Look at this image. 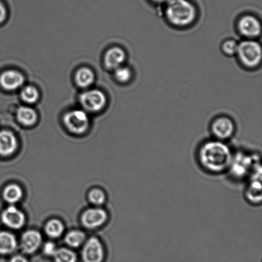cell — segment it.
Listing matches in <instances>:
<instances>
[{"label":"cell","instance_id":"cell-1","mask_svg":"<svg viewBox=\"0 0 262 262\" xmlns=\"http://www.w3.org/2000/svg\"><path fill=\"white\" fill-rule=\"evenodd\" d=\"M233 156L232 149L226 142L215 139L205 141L196 151V160L200 168L212 174L228 171Z\"/></svg>","mask_w":262,"mask_h":262},{"label":"cell","instance_id":"cell-2","mask_svg":"<svg viewBox=\"0 0 262 262\" xmlns=\"http://www.w3.org/2000/svg\"><path fill=\"white\" fill-rule=\"evenodd\" d=\"M166 16L171 25L185 27L194 21L196 10L188 0H169L167 3Z\"/></svg>","mask_w":262,"mask_h":262},{"label":"cell","instance_id":"cell-3","mask_svg":"<svg viewBox=\"0 0 262 262\" xmlns=\"http://www.w3.org/2000/svg\"><path fill=\"white\" fill-rule=\"evenodd\" d=\"M259 159L255 156L239 151L237 154L233 153L232 163L228 171L233 179L239 181L247 178L248 177H261V173H258V164Z\"/></svg>","mask_w":262,"mask_h":262},{"label":"cell","instance_id":"cell-4","mask_svg":"<svg viewBox=\"0 0 262 262\" xmlns=\"http://www.w3.org/2000/svg\"><path fill=\"white\" fill-rule=\"evenodd\" d=\"M237 55L244 66L249 68H255L261 60V46L252 40L244 41L238 43Z\"/></svg>","mask_w":262,"mask_h":262},{"label":"cell","instance_id":"cell-5","mask_svg":"<svg viewBox=\"0 0 262 262\" xmlns=\"http://www.w3.org/2000/svg\"><path fill=\"white\" fill-rule=\"evenodd\" d=\"M64 124L68 130L76 135L85 133L89 126V119L86 112L76 110L68 113L63 118Z\"/></svg>","mask_w":262,"mask_h":262},{"label":"cell","instance_id":"cell-6","mask_svg":"<svg viewBox=\"0 0 262 262\" xmlns=\"http://www.w3.org/2000/svg\"><path fill=\"white\" fill-rule=\"evenodd\" d=\"M234 123L228 117H220L211 125V132L215 140L224 141L229 140L234 135Z\"/></svg>","mask_w":262,"mask_h":262},{"label":"cell","instance_id":"cell-7","mask_svg":"<svg viewBox=\"0 0 262 262\" xmlns=\"http://www.w3.org/2000/svg\"><path fill=\"white\" fill-rule=\"evenodd\" d=\"M80 102L84 109L92 112L101 111L106 104V98L102 92L92 90L82 94Z\"/></svg>","mask_w":262,"mask_h":262},{"label":"cell","instance_id":"cell-8","mask_svg":"<svg viewBox=\"0 0 262 262\" xmlns=\"http://www.w3.org/2000/svg\"><path fill=\"white\" fill-rule=\"evenodd\" d=\"M84 262H102L104 258V250L101 241L96 237L90 238L83 250Z\"/></svg>","mask_w":262,"mask_h":262},{"label":"cell","instance_id":"cell-9","mask_svg":"<svg viewBox=\"0 0 262 262\" xmlns=\"http://www.w3.org/2000/svg\"><path fill=\"white\" fill-rule=\"evenodd\" d=\"M107 219L106 210L100 208H91L83 212L81 222L84 227L93 229L103 225Z\"/></svg>","mask_w":262,"mask_h":262},{"label":"cell","instance_id":"cell-10","mask_svg":"<svg viewBox=\"0 0 262 262\" xmlns=\"http://www.w3.org/2000/svg\"><path fill=\"white\" fill-rule=\"evenodd\" d=\"M1 218L4 225L12 229H19L26 222L24 213L14 205L5 209L2 213Z\"/></svg>","mask_w":262,"mask_h":262},{"label":"cell","instance_id":"cell-11","mask_svg":"<svg viewBox=\"0 0 262 262\" xmlns=\"http://www.w3.org/2000/svg\"><path fill=\"white\" fill-rule=\"evenodd\" d=\"M238 28L241 34L249 38L258 37L261 34L260 23L253 15H245L241 18L238 23Z\"/></svg>","mask_w":262,"mask_h":262},{"label":"cell","instance_id":"cell-12","mask_svg":"<svg viewBox=\"0 0 262 262\" xmlns=\"http://www.w3.org/2000/svg\"><path fill=\"white\" fill-rule=\"evenodd\" d=\"M25 78L22 74L15 71H7L0 76V84L7 91H15L24 83Z\"/></svg>","mask_w":262,"mask_h":262},{"label":"cell","instance_id":"cell-13","mask_svg":"<svg viewBox=\"0 0 262 262\" xmlns=\"http://www.w3.org/2000/svg\"><path fill=\"white\" fill-rule=\"evenodd\" d=\"M42 236L36 230H28L23 233L21 238V248L26 253H34L40 247Z\"/></svg>","mask_w":262,"mask_h":262},{"label":"cell","instance_id":"cell-14","mask_svg":"<svg viewBox=\"0 0 262 262\" xmlns=\"http://www.w3.org/2000/svg\"><path fill=\"white\" fill-rule=\"evenodd\" d=\"M17 147V141L14 134L7 130L0 132V155H12L16 150Z\"/></svg>","mask_w":262,"mask_h":262},{"label":"cell","instance_id":"cell-15","mask_svg":"<svg viewBox=\"0 0 262 262\" xmlns=\"http://www.w3.org/2000/svg\"><path fill=\"white\" fill-rule=\"evenodd\" d=\"M125 57L126 56L122 49L118 47L111 48L105 55V65L107 68L115 70L122 66Z\"/></svg>","mask_w":262,"mask_h":262},{"label":"cell","instance_id":"cell-16","mask_svg":"<svg viewBox=\"0 0 262 262\" xmlns=\"http://www.w3.org/2000/svg\"><path fill=\"white\" fill-rule=\"evenodd\" d=\"M246 200L253 205H260L261 202V179L253 178L246 187Z\"/></svg>","mask_w":262,"mask_h":262},{"label":"cell","instance_id":"cell-17","mask_svg":"<svg viewBox=\"0 0 262 262\" xmlns=\"http://www.w3.org/2000/svg\"><path fill=\"white\" fill-rule=\"evenodd\" d=\"M16 247L17 240L14 235L8 232H0V254L11 253Z\"/></svg>","mask_w":262,"mask_h":262},{"label":"cell","instance_id":"cell-18","mask_svg":"<svg viewBox=\"0 0 262 262\" xmlns=\"http://www.w3.org/2000/svg\"><path fill=\"white\" fill-rule=\"evenodd\" d=\"M17 120L26 126H31L37 120V115L34 110L28 107H20L17 113Z\"/></svg>","mask_w":262,"mask_h":262},{"label":"cell","instance_id":"cell-19","mask_svg":"<svg viewBox=\"0 0 262 262\" xmlns=\"http://www.w3.org/2000/svg\"><path fill=\"white\" fill-rule=\"evenodd\" d=\"M3 196L10 204H15L19 201L23 196L22 189L17 184H10L5 187L3 192Z\"/></svg>","mask_w":262,"mask_h":262},{"label":"cell","instance_id":"cell-20","mask_svg":"<svg viewBox=\"0 0 262 262\" xmlns=\"http://www.w3.org/2000/svg\"><path fill=\"white\" fill-rule=\"evenodd\" d=\"M76 81L79 86L81 88H86L94 83V74L89 68H81L77 72Z\"/></svg>","mask_w":262,"mask_h":262},{"label":"cell","instance_id":"cell-21","mask_svg":"<svg viewBox=\"0 0 262 262\" xmlns=\"http://www.w3.org/2000/svg\"><path fill=\"white\" fill-rule=\"evenodd\" d=\"M64 230L63 223L58 220L48 222L45 227V232L49 237L57 238L62 234Z\"/></svg>","mask_w":262,"mask_h":262},{"label":"cell","instance_id":"cell-22","mask_svg":"<svg viewBox=\"0 0 262 262\" xmlns=\"http://www.w3.org/2000/svg\"><path fill=\"white\" fill-rule=\"evenodd\" d=\"M85 234L79 230H73L66 235L65 241L67 245L71 247L77 248L80 246L85 240Z\"/></svg>","mask_w":262,"mask_h":262},{"label":"cell","instance_id":"cell-23","mask_svg":"<svg viewBox=\"0 0 262 262\" xmlns=\"http://www.w3.org/2000/svg\"><path fill=\"white\" fill-rule=\"evenodd\" d=\"M53 256L56 262H76L77 258L75 253L67 248L57 249Z\"/></svg>","mask_w":262,"mask_h":262},{"label":"cell","instance_id":"cell-24","mask_svg":"<svg viewBox=\"0 0 262 262\" xmlns=\"http://www.w3.org/2000/svg\"><path fill=\"white\" fill-rule=\"evenodd\" d=\"M20 96L23 101L27 103L33 104L37 101L39 94L34 86H27L23 89Z\"/></svg>","mask_w":262,"mask_h":262},{"label":"cell","instance_id":"cell-25","mask_svg":"<svg viewBox=\"0 0 262 262\" xmlns=\"http://www.w3.org/2000/svg\"><path fill=\"white\" fill-rule=\"evenodd\" d=\"M115 76L118 81L120 83H127L129 81L132 76V72L130 69L126 67H120V68L115 69Z\"/></svg>","mask_w":262,"mask_h":262},{"label":"cell","instance_id":"cell-26","mask_svg":"<svg viewBox=\"0 0 262 262\" xmlns=\"http://www.w3.org/2000/svg\"><path fill=\"white\" fill-rule=\"evenodd\" d=\"M89 199L90 202L96 205L103 204L106 200V195L102 190L94 189L89 192Z\"/></svg>","mask_w":262,"mask_h":262},{"label":"cell","instance_id":"cell-27","mask_svg":"<svg viewBox=\"0 0 262 262\" xmlns=\"http://www.w3.org/2000/svg\"><path fill=\"white\" fill-rule=\"evenodd\" d=\"M238 43L234 40H228L223 43V52L228 56H233L237 54Z\"/></svg>","mask_w":262,"mask_h":262},{"label":"cell","instance_id":"cell-28","mask_svg":"<svg viewBox=\"0 0 262 262\" xmlns=\"http://www.w3.org/2000/svg\"><path fill=\"white\" fill-rule=\"evenodd\" d=\"M57 249L56 248L55 244L51 242H48L45 244L43 246V252L46 255L54 256Z\"/></svg>","mask_w":262,"mask_h":262},{"label":"cell","instance_id":"cell-29","mask_svg":"<svg viewBox=\"0 0 262 262\" xmlns=\"http://www.w3.org/2000/svg\"><path fill=\"white\" fill-rule=\"evenodd\" d=\"M7 17V9L3 3L0 1V23L4 21Z\"/></svg>","mask_w":262,"mask_h":262},{"label":"cell","instance_id":"cell-30","mask_svg":"<svg viewBox=\"0 0 262 262\" xmlns=\"http://www.w3.org/2000/svg\"><path fill=\"white\" fill-rule=\"evenodd\" d=\"M10 262H28L27 259L21 255L14 256L10 260Z\"/></svg>","mask_w":262,"mask_h":262},{"label":"cell","instance_id":"cell-31","mask_svg":"<svg viewBox=\"0 0 262 262\" xmlns=\"http://www.w3.org/2000/svg\"><path fill=\"white\" fill-rule=\"evenodd\" d=\"M151 1L156 3V4H164V3H168L169 0H151Z\"/></svg>","mask_w":262,"mask_h":262}]
</instances>
